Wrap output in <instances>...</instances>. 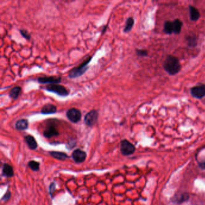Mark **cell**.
<instances>
[{
	"label": "cell",
	"instance_id": "1",
	"mask_svg": "<svg viewBox=\"0 0 205 205\" xmlns=\"http://www.w3.org/2000/svg\"><path fill=\"white\" fill-rule=\"evenodd\" d=\"M163 66L165 70L171 75L177 74L181 69V65L179 60L176 57L172 56H169L166 58L164 62Z\"/></svg>",
	"mask_w": 205,
	"mask_h": 205
},
{
	"label": "cell",
	"instance_id": "2",
	"mask_svg": "<svg viewBox=\"0 0 205 205\" xmlns=\"http://www.w3.org/2000/svg\"><path fill=\"white\" fill-rule=\"evenodd\" d=\"M91 57H89L79 66L72 69L69 73V77L70 78H76L82 75L88 70V65L91 61Z\"/></svg>",
	"mask_w": 205,
	"mask_h": 205
},
{
	"label": "cell",
	"instance_id": "3",
	"mask_svg": "<svg viewBox=\"0 0 205 205\" xmlns=\"http://www.w3.org/2000/svg\"><path fill=\"white\" fill-rule=\"evenodd\" d=\"M182 27V23L179 19H176L173 22L167 21L164 23V31L165 33L168 34H179L181 31Z\"/></svg>",
	"mask_w": 205,
	"mask_h": 205
},
{
	"label": "cell",
	"instance_id": "4",
	"mask_svg": "<svg viewBox=\"0 0 205 205\" xmlns=\"http://www.w3.org/2000/svg\"><path fill=\"white\" fill-rule=\"evenodd\" d=\"M46 90L56 93L58 96L66 97L68 96L69 91L64 86L60 84H49L45 88Z\"/></svg>",
	"mask_w": 205,
	"mask_h": 205
},
{
	"label": "cell",
	"instance_id": "5",
	"mask_svg": "<svg viewBox=\"0 0 205 205\" xmlns=\"http://www.w3.org/2000/svg\"><path fill=\"white\" fill-rule=\"evenodd\" d=\"M98 117H99V113L98 111L93 110L85 115L84 123L86 125L89 127H92L97 123Z\"/></svg>",
	"mask_w": 205,
	"mask_h": 205
},
{
	"label": "cell",
	"instance_id": "6",
	"mask_svg": "<svg viewBox=\"0 0 205 205\" xmlns=\"http://www.w3.org/2000/svg\"><path fill=\"white\" fill-rule=\"evenodd\" d=\"M136 148L129 141L126 140H123L121 141L120 143V150L122 153L123 155H130L134 153Z\"/></svg>",
	"mask_w": 205,
	"mask_h": 205
},
{
	"label": "cell",
	"instance_id": "7",
	"mask_svg": "<svg viewBox=\"0 0 205 205\" xmlns=\"http://www.w3.org/2000/svg\"><path fill=\"white\" fill-rule=\"evenodd\" d=\"M81 112L78 109L72 108L69 109L66 112V116L69 120L74 123L79 122L81 119Z\"/></svg>",
	"mask_w": 205,
	"mask_h": 205
},
{
	"label": "cell",
	"instance_id": "8",
	"mask_svg": "<svg viewBox=\"0 0 205 205\" xmlns=\"http://www.w3.org/2000/svg\"><path fill=\"white\" fill-rule=\"evenodd\" d=\"M191 95L197 99H202L205 96V85L200 84L191 89Z\"/></svg>",
	"mask_w": 205,
	"mask_h": 205
},
{
	"label": "cell",
	"instance_id": "9",
	"mask_svg": "<svg viewBox=\"0 0 205 205\" xmlns=\"http://www.w3.org/2000/svg\"><path fill=\"white\" fill-rule=\"evenodd\" d=\"M38 82L40 84H58L61 82V78L57 77H42L38 78Z\"/></svg>",
	"mask_w": 205,
	"mask_h": 205
},
{
	"label": "cell",
	"instance_id": "10",
	"mask_svg": "<svg viewBox=\"0 0 205 205\" xmlns=\"http://www.w3.org/2000/svg\"><path fill=\"white\" fill-rule=\"evenodd\" d=\"M72 157L74 161L77 163H81L86 159L87 154L85 152L80 149H76L73 152Z\"/></svg>",
	"mask_w": 205,
	"mask_h": 205
},
{
	"label": "cell",
	"instance_id": "11",
	"mask_svg": "<svg viewBox=\"0 0 205 205\" xmlns=\"http://www.w3.org/2000/svg\"><path fill=\"white\" fill-rule=\"evenodd\" d=\"M57 113V107L52 104L47 103L42 108L41 113L43 114H54Z\"/></svg>",
	"mask_w": 205,
	"mask_h": 205
},
{
	"label": "cell",
	"instance_id": "12",
	"mask_svg": "<svg viewBox=\"0 0 205 205\" xmlns=\"http://www.w3.org/2000/svg\"><path fill=\"white\" fill-rule=\"evenodd\" d=\"M59 133L58 132L55 126L53 125L49 126L46 128L44 132V136L46 138H51L58 136Z\"/></svg>",
	"mask_w": 205,
	"mask_h": 205
},
{
	"label": "cell",
	"instance_id": "13",
	"mask_svg": "<svg viewBox=\"0 0 205 205\" xmlns=\"http://www.w3.org/2000/svg\"><path fill=\"white\" fill-rule=\"evenodd\" d=\"M28 128V121L27 119H20L15 123V128L18 131H24Z\"/></svg>",
	"mask_w": 205,
	"mask_h": 205
},
{
	"label": "cell",
	"instance_id": "14",
	"mask_svg": "<svg viewBox=\"0 0 205 205\" xmlns=\"http://www.w3.org/2000/svg\"><path fill=\"white\" fill-rule=\"evenodd\" d=\"M25 141H26L27 144H28L30 149H31L32 150H34L37 148V142H36L35 138L33 136H31L30 135L25 136Z\"/></svg>",
	"mask_w": 205,
	"mask_h": 205
},
{
	"label": "cell",
	"instance_id": "15",
	"mask_svg": "<svg viewBox=\"0 0 205 205\" xmlns=\"http://www.w3.org/2000/svg\"><path fill=\"white\" fill-rule=\"evenodd\" d=\"M2 174L7 178L12 177L14 174V172L11 166L7 164H4L2 168Z\"/></svg>",
	"mask_w": 205,
	"mask_h": 205
},
{
	"label": "cell",
	"instance_id": "16",
	"mask_svg": "<svg viewBox=\"0 0 205 205\" xmlns=\"http://www.w3.org/2000/svg\"><path fill=\"white\" fill-rule=\"evenodd\" d=\"M189 9H190L191 20L193 21H197L200 16V15L199 10L193 6H190Z\"/></svg>",
	"mask_w": 205,
	"mask_h": 205
},
{
	"label": "cell",
	"instance_id": "17",
	"mask_svg": "<svg viewBox=\"0 0 205 205\" xmlns=\"http://www.w3.org/2000/svg\"><path fill=\"white\" fill-rule=\"evenodd\" d=\"M21 92H22L21 87H19V86H16V87H15L13 89H11V90L10 91L9 96L12 99H16L21 95Z\"/></svg>",
	"mask_w": 205,
	"mask_h": 205
},
{
	"label": "cell",
	"instance_id": "18",
	"mask_svg": "<svg viewBox=\"0 0 205 205\" xmlns=\"http://www.w3.org/2000/svg\"><path fill=\"white\" fill-rule=\"evenodd\" d=\"M49 154L54 158L60 161H65L68 158V156L63 152H50Z\"/></svg>",
	"mask_w": 205,
	"mask_h": 205
},
{
	"label": "cell",
	"instance_id": "19",
	"mask_svg": "<svg viewBox=\"0 0 205 205\" xmlns=\"http://www.w3.org/2000/svg\"><path fill=\"white\" fill-rule=\"evenodd\" d=\"M134 24V19L132 18H129L127 19L126 22L125 27L124 28V32L125 33H128L129 32Z\"/></svg>",
	"mask_w": 205,
	"mask_h": 205
},
{
	"label": "cell",
	"instance_id": "20",
	"mask_svg": "<svg viewBox=\"0 0 205 205\" xmlns=\"http://www.w3.org/2000/svg\"><path fill=\"white\" fill-rule=\"evenodd\" d=\"M28 167L33 171H37L39 170V162L35 161H31L28 164Z\"/></svg>",
	"mask_w": 205,
	"mask_h": 205
},
{
	"label": "cell",
	"instance_id": "21",
	"mask_svg": "<svg viewBox=\"0 0 205 205\" xmlns=\"http://www.w3.org/2000/svg\"><path fill=\"white\" fill-rule=\"evenodd\" d=\"M19 31L21 33V34L23 36L25 39H26L27 40L30 39L31 36H30V34L28 32V31H27L26 30H24V29H21L19 30Z\"/></svg>",
	"mask_w": 205,
	"mask_h": 205
},
{
	"label": "cell",
	"instance_id": "22",
	"mask_svg": "<svg viewBox=\"0 0 205 205\" xmlns=\"http://www.w3.org/2000/svg\"><path fill=\"white\" fill-rule=\"evenodd\" d=\"M136 53L137 55L141 57H145L148 56V53L146 51L144 50H141V49H137L136 50Z\"/></svg>",
	"mask_w": 205,
	"mask_h": 205
},
{
	"label": "cell",
	"instance_id": "23",
	"mask_svg": "<svg viewBox=\"0 0 205 205\" xmlns=\"http://www.w3.org/2000/svg\"><path fill=\"white\" fill-rule=\"evenodd\" d=\"M10 196H11L10 192L9 191H7L6 192V193L4 194V197L2 198V201H7V200H8L10 198Z\"/></svg>",
	"mask_w": 205,
	"mask_h": 205
},
{
	"label": "cell",
	"instance_id": "24",
	"mask_svg": "<svg viewBox=\"0 0 205 205\" xmlns=\"http://www.w3.org/2000/svg\"><path fill=\"white\" fill-rule=\"evenodd\" d=\"M55 189H56V185L54 183H52L49 186V193L51 195L54 193Z\"/></svg>",
	"mask_w": 205,
	"mask_h": 205
}]
</instances>
